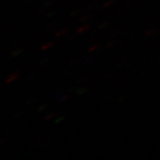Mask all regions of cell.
Masks as SVG:
<instances>
[{
    "instance_id": "6",
    "label": "cell",
    "mask_w": 160,
    "mask_h": 160,
    "mask_svg": "<svg viewBox=\"0 0 160 160\" xmlns=\"http://www.w3.org/2000/svg\"><path fill=\"white\" fill-rule=\"evenodd\" d=\"M114 3V1H110V2H107V3H105L104 5H103V7H108L109 5H111V4H113Z\"/></svg>"
},
{
    "instance_id": "5",
    "label": "cell",
    "mask_w": 160,
    "mask_h": 160,
    "mask_svg": "<svg viewBox=\"0 0 160 160\" xmlns=\"http://www.w3.org/2000/svg\"><path fill=\"white\" fill-rule=\"evenodd\" d=\"M96 48H98V45H94V47H92V48H91L90 49H89V51L91 52V51H94Z\"/></svg>"
},
{
    "instance_id": "7",
    "label": "cell",
    "mask_w": 160,
    "mask_h": 160,
    "mask_svg": "<svg viewBox=\"0 0 160 160\" xmlns=\"http://www.w3.org/2000/svg\"><path fill=\"white\" fill-rule=\"evenodd\" d=\"M154 32H155V30H152V32H148V33H147L146 35H147V36H148V35H151V34H152V33H154Z\"/></svg>"
},
{
    "instance_id": "4",
    "label": "cell",
    "mask_w": 160,
    "mask_h": 160,
    "mask_svg": "<svg viewBox=\"0 0 160 160\" xmlns=\"http://www.w3.org/2000/svg\"><path fill=\"white\" fill-rule=\"evenodd\" d=\"M65 31H66V30H63V31H60V32H58V33L56 34L55 36H56V37H59L60 35H62V34H64V33H65Z\"/></svg>"
},
{
    "instance_id": "1",
    "label": "cell",
    "mask_w": 160,
    "mask_h": 160,
    "mask_svg": "<svg viewBox=\"0 0 160 160\" xmlns=\"http://www.w3.org/2000/svg\"><path fill=\"white\" fill-rule=\"evenodd\" d=\"M18 72H16V73H14V74H12V75H11L8 79H7V83H10V82H12L13 81V80L14 79H16L17 77H18Z\"/></svg>"
},
{
    "instance_id": "2",
    "label": "cell",
    "mask_w": 160,
    "mask_h": 160,
    "mask_svg": "<svg viewBox=\"0 0 160 160\" xmlns=\"http://www.w3.org/2000/svg\"><path fill=\"white\" fill-rule=\"evenodd\" d=\"M88 28H89V26H88V25H85V26H82V27H80L79 29H77V33H82V32L86 31V30H87Z\"/></svg>"
},
{
    "instance_id": "3",
    "label": "cell",
    "mask_w": 160,
    "mask_h": 160,
    "mask_svg": "<svg viewBox=\"0 0 160 160\" xmlns=\"http://www.w3.org/2000/svg\"><path fill=\"white\" fill-rule=\"evenodd\" d=\"M53 43L52 42H49V43H47V44H45V45H43V47L42 48V50H44V49H47V48H48L49 47H51V45H52Z\"/></svg>"
},
{
    "instance_id": "8",
    "label": "cell",
    "mask_w": 160,
    "mask_h": 160,
    "mask_svg": "<svg viewBox=\"0 0 160 160\" xmlns=\"http://www.w3.org/2000/svg\"><path fill=\"white\" fill-rule=\"evenodd\" d=\"M68 98V96H65V97H63V98H60V100H65V99H67Z\"/></svg>"
}]
</instances>
